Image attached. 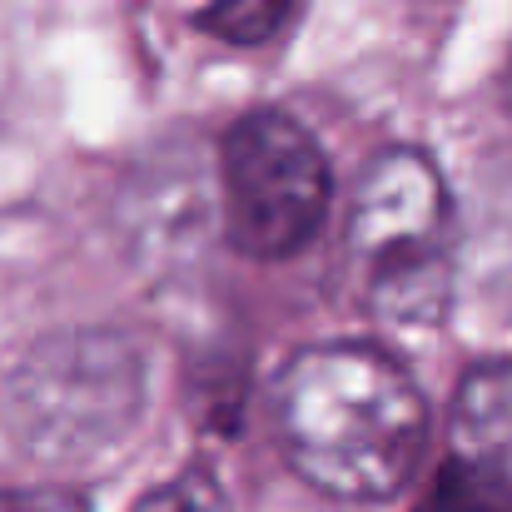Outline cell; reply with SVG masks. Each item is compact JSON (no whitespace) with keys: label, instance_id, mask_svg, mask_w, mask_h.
I'll return each mask as SVG.
<instances>
[{"label":"cell","instance_id":"cell-6","mask_svg":"<svg viewBox=\"0 0 512 512\" xmlns=\"http://www.w3.org/2000/svg\"><path fill=\"white\" fill-rule=\"evenodd\" d=\"M453 458L512 483V358L463 373L453 398Z\"/></svg>","mask_w":512,"mask_h":512},{"label":"cell","instance_id":"cell-8","mask_svg":"<svg viewBox=\"0 0 512 512\" xmlns=\"http://www.w3.org/2000/svg\"><path fill=\"white\" fill-rule=\"evenodd\" d=\"M423 512H512V483L463 463V458H453L438 473Z\"/></svg>","mask_w":512,"mask_h":512},{"label":"cell","instance_id":"cell-5","mask_svg":"<svg viewBox=\"0 0 512 512\" xmlns=\"http://www.w3.org/2000/svg\"><path fill=\"white\" fill-rule=\"evenodd\" d=\"M214 219H219V184L194 160H155L140 170L130 194V239L140 259L150 264L189 259Z\"/></svg>","mask_w":512,"mask_h":512},{"label":"cell","instance_id":"cell-2","mask_svg":"<svg viewBox=\"0 0 512 512\" xmlns=\"http://www.w3.org/2000/svg\"><path fill=\"white\" fill-rule=\"evenodd\" d=\"M348 274L373 319L433 329L453 309V204L423 150L373 155L348 194Z\"/></svg>","mask_w":512,"mask_h":512},{"label":"cell","instance_id":"cell-4","mask_svg":"<svg viewBox=\"0 0 512 512\" xmlns=\"http://www.w3.org/2000/svg\"><path fill=\"white\" fill-rule=\"evenodd\" d=\"M219 219L249 259H289L314 244L334 204L319 140L284 110L244 115L219 145Z\"/></svg>","mask_w":512,"mask_h":512},{"label":"cell","instance_id":"cell-3","mask_svg":"<svg viewBox=\"0 0 512 512\" xmlns=\"http://www.w3.org/2000/svg\"><path fill=\"white\" fill-rule=\"evenodd\" d=\"M145 413V353L120 329H70L35 343L0 393L5 433L40 468H95Z\"/></svg>","mask_w":512,"mask_h":512},{"label":"cell","instance_id":"cell-1","mask_svg":"<svg viewBox=\"0 0 512 512\" xmlns=\"http://www.w3.org/2000/svg\"><path fill=\"white\" fill-rule=\"evenodd\" d=\"M274 433L309 488L343 503H378L418 473L428 403L383 348L314 343L274 378Z\"/></svg>","mask_w":512,"mask_h":512},{"label":"cell","instance_id":"cell-7","mask_svg":"<svg viewBox=\"0 0 512 512\" xmlns=\"http://www.w3.org/2000/svg\"><path fill=\"white\" fill-rule=\"evenodd\" d=\"M299 5L304 0H209L199 10V30H209L224 45L254 50V45H269L289 30Z\"/></svg>","mask_w":512,"mask_h":512},{"label":"cell","instance_id":"cell-9","mask_svg":"<svg viewBox=\"0 0 512 512\" xmlns=\"http://www.w3.org/2000/svg\"><path fill=\"white\" fill-rule=\"evenodd\" d=\"M135 512H229V498L209 468H184V473L165 478L155 493H145Z\"/></svg>","mask_w":512,"mask_h":512},{"label":"cell","instance_id":"cell-10","mask_svg":"<svg viewBox=\"0 0 512 512\" xmlns=\"http://www.w3.org/2000/svg\"><path fill=\"white\" fill-rule=\"evenodd\" d=\"M0 512H85V503L60 488H30V493H0Z\"/></svg>","mask_w":512,"mask_h":512}]
</instances>
